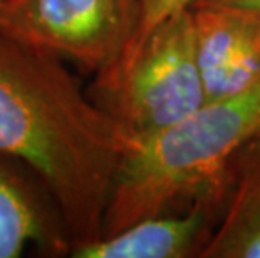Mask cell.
<instances>
[{
    "label": "cell",
    "instance_id": "6da1fadb",
    "mask_svg": "<svg viewBox=\"0 0 260 258\" xmlns=\"http://www.w3.org/2000/svg\"><path fill=\"white\" fill-rule=\"evenodd\" d=\"M64 62L0 32V153L42 178L76 250L103 237L133 138Z\"/></svg>",
    "mask_w": 260,
    "mask_h": 258
},
{
    "label": "cell",
    "instance_id": "7a4b0ae2",
    "mask_svg": "<svg viewBox=\"0 0 260 258\" xmlns=\"http://www.w3.org/2000/svg\"><path fill=\"white\" fill-rule=\"evenodd\" d=\"M260 134V81L190 116L135 139L116 174L103 237L143 218L170 213L180 201L222 206L235 156Z\"/></svg>",
    "mask_w": 260,
    "mask_h": 258
},
{
    "label": "cell",
    "instance_id": "3957f363",
    "mask_svg": "<svg viewBox=\"0 0 260 258\" xmlns=\"http://www.w3.org/2000/svg\"><path fill=\"white\" fill-rule=\"evenodd\" d=\"M89 96L135 139L190 116L208 102L197 57L193 10L171 15L96 74Z\"/></svg>",
    "mask_w": 260,
    "mask_h": 258
},
{
    "label": "cell",
    "instance_id": "277c9868",
    "mask_svg": "<svg viewBox=\"0 0 260 258\" xmlns=\"http://www.w3.org/2000/svg\"><path fill=\"white\" fill-rule=\"evenodd\" d=\"M140 0H2L0 32L98 74L129 42Z\"/></svg>",
    "mask_w": 260,
    "mask_h": 258
},
{
    "label": "cell",
    "instance_id": "5b68a950",
    "mask_svg": "<svg viewBox=\"0 0 260 258\" xmlns=\"http://www.w3.org/2000/svg\"><path fill=\"white\" fill-rule=\"evenodd\" d=\"M197 57L208 101L225 99L260 81V15L222 7H191Z\"/></svg>",
    "mask_w": 260,
    "mask_h": 258
},
{
    "label": "cell",
    "instance_id": "8992f818",
    "mask_svg": "<svg viewBox=\"0 0 260 258\" xmlns=\"http://www.w3.org/2000/svg\"><path fill=\"white\" fill-rule=\"evenodd\" d=\"M34 246L46 255L73 250L59 206L42 178L20 159L0 153V258Z\"/></svg>",
    "mask_w": 260,
    "mask_h": 258
},
{
    "label": "cell",
    "instance_id": "52a82bcc",
    "mask_svg": "<svg viewBox=\"0 0 260 258\" xmlns=\"http://www.w3.org/2000/svg\"><path fill=\"white\" fill-rule=\"evenodd\" d=\"M215 203L197 201L186 213L143 218L71 251L76 258H185L200 253Z\"/></svg>",
    "mask_w": 260,
    "mask_h": 258
},
{
    "label": "cell",
    "instance_id": "ba28073f",
    "mask_svg": "<svg viewBox=\"0 0 260 258\" xmlns=\"http://www.w3.org/2000/svg\"><path fill=\"white\" fill-rule=\"evenodd\" d=\"M198 256L260 258V134L232 163L220 219Z\"/></svg>",
    "mask_w": 260,
    "mask_h": 258
},
{
    "label": "cell",
    "instance_id": "9c48e42d",
    "mask_svg": "<svg viewBox=\"0 0 260 258\" xmlns=\"http://www.w3.org/2000/svg\"><path fill=\"white\" fill-rule=\"evenodd\" d=\"M193 2L195 0H140L136 27L133 30L129 42L126 44L124 51L140 44L145 37H148V34L154 27H158L161 22L170 19L171 15L181 12V10L191 9Z\"/></svg>",
    "mask_w": 260,
    "mask_h": 258
},
{
    "label": "cell",
    "instance_id": "30bf717a",
    "mask_svg": "<svg viewBox=\"0 0 260 258\" xmlns=\"http://www.w3.org/2000/svg\"><path fill=\"white\" fill-rule=\"evenodd\" d=\"M191 7H222L260 15V0H195Z\"/></svg>",
    "mask_w": 260,
    "mask_h": 258
},
{
    "label": "cell",
    "instance_id": "8fae6325",
    "mask_svg": "<svg viewBox=\"0 0 260 258\" xmlns=\"http://www.w3.org/2000/svg\"><path fill=\"white\" fill-rule=\"evenodd\" d=\"M0 2H2V0H0Z\"/></svg>",
    "mask_w": 260,
    "mask_h": 258
}]
</instances>
